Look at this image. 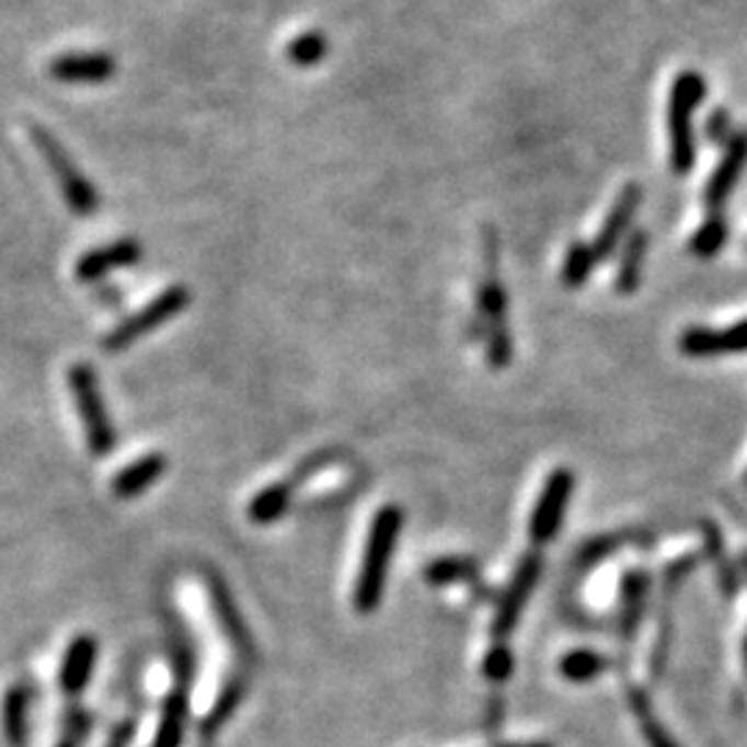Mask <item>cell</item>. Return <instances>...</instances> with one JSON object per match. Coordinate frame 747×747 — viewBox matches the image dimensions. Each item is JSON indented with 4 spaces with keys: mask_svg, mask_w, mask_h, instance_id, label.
<instances>
[{
    "mask_svg": "<svg viewBox=\"0 0 747 747\" xmlns=\"http://www.w3.org/2000/svg\"><path fill=\"white\" fill-rule=\"evenodd\" d=\"M92 659H94V645L89 640H78L72 645L70 656L65 662V687L67 689H81L87 683L89 673H92Z\"/></svg>",
    "mask_w": 747,
    "mask_h": 747,
    "instance_id": "e0dca14e",
    "label": "cell"
},
{
    "mask_svg": "<svg viewBox=\"0 0 747 747\" xmlns=\"http://www.w3.org/2000/svg\"><path fill=\"white\" fill-rule=\"evenodd\" d=\"M161 471H164V460H161V457H145L141 462L130 466L128 471L114 482V487H117L119 496H136V493L145 491L150 482H156V479L161 476Z\"/></svg>",
    "mask_w": 747,
    "mask_h": 747,
    "instance_id": "9a60e30c",
    "label": "cell"
},
{
    "mask_svg": "<svg viewBox=\"0 0 747 747\" xmlns=\"http://www.w3.org/2000/svg\"><path fill=\"white\" fill-rule=\"evenodd\" d=\"M640 203H643V188L636 186V183H629V186L618 194L612 210H609L607 222H604L601 233H598L596 241L590 244L596 263L609 261L612 252L620 246V241L631 233V219H634Z\"/></svg>",
    "mask_w": 747,
    "mask_h": 747,
    "instance_id": "52a82bcc",
    "label": "cell"
},
{
    "mask_svg": "<svg viewBox=\"0 0 747 747\" xmlns=\"http://www.w3.org/2000/svg\"><path fill=\"white\" fill-rule=\"evenodd\" d=\"M327 56V39L315 31H308V34L297 36L288 47V59L294 61L297 67H313Z\"/></svg>",
    "mask_w": 747,
    "mask_h": 747,
    "instance_id": "ac0fdd59",
    "label": "cell"
},
{
    "mask_svg": "<svg viewBox=\"0 0 747 747\" xmlns=\"http://www.w3.org/2000/svg\"><path fill=\"white\" fill-rule=\"evenodd\" d=\"M399 529H402V513L397 507H386L377 515V520H373L371 540H368L366 549V562H363L360 582H357L355 593V604L360 612H371L380 604L382 587H386L388 560H391Z\"/></svg>",
    "mask_w": 747,
    "mask_h": 747,
    "instance_id": "7a4b0ae2",
    "label": "cell"
},
{
    "mask_svg": "<svg viewBox=\"0 0 747 747\" xmlns=\"http://www.w3.org/2000/svg\"><path fill=\"white\" fill-rule=\"evenodd\" d=\"M747 166V130H736L728 139L723 152V161L717 164V170L709 177L706 188H703V205H706L709 217L720 214L725 205V199L734 194L736 183H739L742 172Z\"/></svg>",
    "mask_w": 747,
    "mask_h": 747,
    "instance_id": "8992f818",
    "label": "cell"
},
{
    "mask_svg": "<svg viewBox=\"0 0 747 747\" xmlns=\"http://www.w3.org/2000/svg\"><path fill=\"white\" fill-rule=\"evenodd\" d=\"M473 567L462 560H440L438 565L429 567V578L435 584H446V582H457L460 576H468Z\"/></svg>",
    "mask_w": 747,
    "mask_h": 747,
    "instance_id": "603a6c76",
    "label": "cell"
},
{
    "mask_svg": "<svg viewBox=\"0 0 747 747\" xmlns=\"http://www.w3.org/2000/svg\"><path fill=\"white\" fill-rule=\"evenodd\" d=\"M288 504V493L286 487H272V491L261 493V496L252 502V518L255 520H275L280 518V513L286 509Z\"/></svg>",
    "mask_w": 747,
    "mask_h": 747,
    "instance_id": "ffe728a7",
    "label": "cell"
},
{
    "mask_svg": "<svg viewBox=\"0 0 747 747\" xmlns=\"http://www.w3.org/2000/svg\"><path fill=\"white\" fill-rule=\"evenodd\" d=\"M70 386H72V393H76V402H78V410H81L83 424H87L89 444H92V449L97 451V455H105V451L114 446V433H112V424H108V415H105L103 399H100L97 380H94L92 368L72 366Z\"/></svg>",
    "mask_w": 747,
    "mask_h": 747,
    "instance_id": "5b68a950",
    "label": "cell"
},
{
    "mask_svg": "<svg viewBox=\"0 0 747 747\" xmlns=\"http://www.w3.org/2000/svg\"><path fill=\"white\" fill-rule=\"evenodd\" d=\"M725 241H728V222H725L720 214H714V217H709L706 222L698 228V233L692 235V252H696L698 257H714L723 250Z\"/></svg>",
    "mask_w": 747,
    "mask_h": 747,
    "instance_id": "2e32d148",
    "label": "cell"
},
{
    "mask_svg": "<svg viewBox=\"0 0 747 747\" xmlns=\"http://www.w3.org/2000/svg\"><path fill=\"white\" fill-rule=\"evenodd\" d=\"M734 134L736 130H734V123H731V114L725 112V108H717V112H712V117L706 119L709 141H712V145L725 147Z\"/></svg>",
    "mask_w": 747,
    "mask_h": 747,
    "instance_id": "7402d4cb",
    "label": "cell"
},
{
    "mask_svg": "<svg viewBox=\"0 0 747 747\" xmlns=\"http://www.w3.org/2000/svg\"><path fill=\"white\" fill-rule=\"evenodd\" d=\"M34 145L39 147L47 166H50V172L56 175V181H59V188L61 194H65L67 205L76 210L78 217H92L94 210H97V192H94L92 183L81 175V170L72 164V158L67 156V150L59 145V139H56L50 130L34 128Z\"/></svg>",
    "mask_w": 747,
    "mask_h": 747,
    "instance_id": "3957f363",
    "label": "cell"
},
{
    "mask_svg": "<svg viewBox=\"0 0 747 747\" xmlns=\"http://www.w3.org/2000/svg\"><path fill=\"white\" fill-rule=\"evenodd\" d=\"M7 736L14 747L23 739V725H25V689H12V696L7 701Z\"/></svg>",
    "mask_w": 747,
    "mask_h": 747,
    "instance_id": "44dd1931",
    "label": "cell"
},
{
    "mask_svg": "<svg viewBox=\"0 0 747 747\" xmlns=\"http://www.w3.org/2000/svg\"><path fill=\"white\" fill-rule=\"evenodd\" d=\"M117 65L105 53H67L50 65V76L61 83H103Z\"/></svg>",
    "mask_w": 747,
    "mask_h": 747,
    "instance_id": "8fae6325",
    "label": "cell"
},
{
    "mask_svg": "<svg viewBox=\"0 0 747 747\" xmlns=\"http://www.w3.org/2000/svg\"><path fill=\"white\" fill-rule=\"evenodd\" d=\"M681 352L689 357H717L725 352H747V319L728 330L689 327L681 333Z\"/></svg>",
    "mask_w": 747,
    "mask_h": 747,
    "instance_id": "9c48e42d",
    "label": "cell"
},
{
    "mask_svg": "<svg viewBox=\"0 0 747 747\" xmlns=\"http://www.w3.org/2000/svg\"><path fill=\"white\" fill-rule=\"evenodd\" d=\"M645 731H648V739L654 747H673V742L667 739V734H662L654 723H645Z\"/></svg>",
    "mask_w": 747,
    "mask_h": 747,
    "instance_id": "d4e9b609",
    "label": "cell"
},
{
    "mask_svg": "<svg viewBox=\"0 0 747 747\" xmlns=\"http://www.w3.org/2000/svg\"><path fill=\"white\" fill-rule=\"evenodd\" d=\"M485 673L491 678H496V681H502V678H507L509 673H513V656H509L507 648H493V654L487 656L485 662Z\"/></svg>",
    "mask_w": 747,
    "mask_h": 747,
    "instance_id": "cb8c5ba5",
    "label": "cell"
},
{
    "mask_svg": "<svg viewBox=\"0 0 747 747\" xmlns=\"http://www.w3.org/2000/svg\"><path fill=\"white\" fill-rule=\"evenodd\" d=\"M604 665H607V662H604L598 654H590V651H576V654H571L565 662H562V673H565V678H571V681H590L593 676L601 673Z\"/></svg>",
    "mask_w": 747,
    "mask_h": 747,
    "instance_id": "d6986e66",
    "label": "cell"
},
{
    "mask_svg": "<svg viewBox=\"0 0 747 747\" xmlns=\"http://www.w3.org/2000/svg\"><path fill=\"white\" fill-rule=\"evenodd\" d=\"M141 261V244L134 239H123L114 241V244H105L100 250L87 252V255L78 261L76 272L78 280L83 283H94L100 277L112 275V272L125 269V266H134V263Z\"/></svg>",
    "mask_w": 747,
    "mask_h": 747,
    "instance_id": "30bf717a",
    "label": "cell"
},
{
    "mask_svg": "<svg viewBox=\"0 0 747 747\" xmlns=\"http://www.w3.org/2000/svg\"><path fill=\"white\" fill-rule=\"evenodd\" d=\"M706 97V81L701 72L683 70L670 89L667 103V136H670V166L676 175H689L696 166V130L692 117Z\"/></svg>",
    "mask_w": 747,
    "mask_h": 747,
    "instance_id": "6da1fadb",
    "label": "cell"
},
{
    "mask_svg": "<svg viewBox=\"0 0 747 747\" xmlns=\"http://www.w3.org/2000/svg\"><path fill=\"white\" fill-rule=\"evenodd\" d=\"M645 252H648V233L643 228L631 230L625 235V244L620 250V261H618V286L620 294H634L643 283V263H645Z\"/></svg>",
    "mask_w": 747,
    "mask_h": 747,
    "instance_id": "7c38bea8",
    "label": "cell"
},
{
    "mask_svg": "<svg viewBox=\"0 0 747 747\" xmlns=\"http://www.w3.org/2000/svg\"><path fill=\"white\" fill-rule=\"evenodd\" d=\"M573 491V473L560 468L556 473H551L549 485H545L543 496H540L538 509H535V518H531V538L538 543H545L556 535L562 524V515H565L567 498Z\"/></svg>",
    "mask_w": 747,
    "mask_h": 747,
    "instance_id": "ba28073f",
    "label": "cell"
},
{
    "mask_svg": "<svg viewBox=\"0 0 747 747\" xmlns=\"http://www.w3.org/2000/svg\"><path fill=\"white\" fill-rule=\"evenodd\" d=\"M538 571H540V560L538 556H529V560L520 565L518 576H515L513 587H509V596L507 601H504L502 612H498L496 618V636H504L509 629H513L515 618H518L520 607H524L526 596L531 593V587H535V578H538Z\"/></svg>",
    "mask_w": 747,
    "mask_h": 747,
    "instance_id": "4fadbf2b",
    "label": "cell"
},
{
    "mask_svg": "<svg viewBox=\"0 0 747 747\" xmlns=\"http://www.w3.org/2000/svg\"><path fill=\"white\" fill-rule=\"evenodd\" d=\"M593 266H596V255H593V246L584 244V241H573L567 246L565 263H562V283L567 288H578L587 283V277L593 275Z\"/></svg>",
    "mask_w": 747,
    "mask_h": 747,
    "instance_id": "5bb4252c",
    "label": "cell"
},
{
    "mask_svg": "<svg viewBox=\"0 0 747 747\" xmlns=\"http://www.w3.org/2000/svg\"><path fill=\"white\" fill-rule=\"evenodd\" d=\"M186 304H188V288H183V286L166 288V291L158 299H152L147 308H141L139 313L125 319V322L103 341V346L112 352L125 349V346H130L134 341H139L141 335L152 333L156 327H161V324H166L170 319H175Z\"/></svg>",
    "mask_w": 747,
    "mask_h": 747,
    "instance_id": "277c9868",
    "label": "cell"
}]
</instances>
